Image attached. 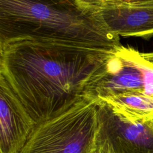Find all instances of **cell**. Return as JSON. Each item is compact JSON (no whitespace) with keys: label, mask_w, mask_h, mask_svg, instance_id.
<instances>
[{"label":"cell","mask_w":153,"mask_h":153,"mask_svg":"<svg viewBox=\"0 0 153 153\" xmlns=\"http://www.w3.org/2000/svg\"><path fill=\"white\" fill-rule=\"evenodd\" d=\"M117 48L13 41L0 45V77L40 123L90 97Z\"/></svg>","instance_id":"obj_1"},{"label":"cell","mask_w":153,"mask_h":153,"mask_svg":"<svg viewBox=\"0 0 153 153\" xmlns=\"http://www.w3.org/2000/svg\"><path fill=\"white\" fill-rule=\"evenodd\" d=\"M120 39L76 0H0V45L34 40L116 48Z\"/></svg>","instance_id":"obj_2"},{"label":"cell","mask_w":153,"mask_h":153,"mask_svg":"<svg viewBox=\"0 0 153 153\" xmlns=\"http://www.w3.org/2000/svg\"><path fill=\"white\" fill-rule=\"evenodd\" d=\"M98 99L85 97L53 118L38 123L19 153H94Z\"/></svg>","instance_id":"obj_3"},{"label":"cell","mask_w":153,"mask_h":153,"mask_svg":"<svg viewBox=\"0 0 153 153\" xmlns=\"http://www.w3.org/2000/svg\"><path fill=\"white\" fill-rule=\"evenodd\" d=\"M131 93L153 97V63L137 50L121 45L109 59L90 97L106 99Z\"/></svg>","instance_id":"obj_4"},{"label":"cell","mask_w":153,"mask_h":153,"mask_svg":"<svg viewBox=\"0 0 153 153\" xmlns=\"http://www.w3.org/2000/svg\"><path fill=\"white\" fill-rule=\"evenodd\" d=\"M97 99L96 144L106 145L112 153H153V120L129 119L105 100Z\"/></svg>","instance_id":"obj_5"},{"label":"cell","mask_w":153,"mask_h":153,"mask_svg":"<svg viewBox=\"0 0 153 153\" xmlns=\"http://www.w3.org/2000/svg\"><path fill=\"white\" fill-rule=\"evenodd\" d=\"M87 10L118 36L147 40L153 36V0H123L110 6Z\"/></svg>","instance_id":"obj_6"},{"label":"cell","mask_w":153,"mask_h":153,"mask_svg":"<svg viewBox=\"0 0 153 153\" xmlns=\"http://www.w3.org/2000/svg\"><path fill=\"white\" fill-rule=\"evenodd\" d=\"M37 124L0 77V153H19Z\"/></svg>","instance_id":"obj_7"},{"label":"cell","mask_w":153,"mask_h":153,"mask_svg":"<svg viewBox=\"0 0 153 153\" xmlns=\"http://www.w3.org/2000/svg\"><path fill=\"white\" fill-rule=\"evenodd\" d=\"M129 119L137 121L153 120V97L141 93H126L102 99Z\"/></svg>","instance_id":"obj_8"},{"label":"cell","mask_w":153,"mask_h":153,"mask_svg":"<svg viewBox=\"0 0 153 153\" xmlns=\"http://www.w3.org/2000/svg\"><path fill=\"white\" fill-rule=\"evenodd\" d=\"M82 7L87 9L101 8L112 5L123 0H76Z\"/></svg>","instance_id":"obj_9"},{"label":"cell","mask_w":153,"mask_h":153,"mask_svg":"<svg viewBox=\"0 0 153 153\" xmlns=\"http://www.w3.org/2000/svg\"><path fill=\"white\" fill-rule=\"evenodd\" d=\"M94 153H112L109 148L105 144H96V149Z\"/></svg>","instance_id":"obj_10"},{"label":"cell","mask_w":153,"mask_h":153,"mask_svg":"<svg viewBox=\"0 0 153 153\" xmlns=\"http://www.w3.org/2000/svg\"><path fill=\"white\" fill-rule=\"evenodd\" d=\"M142 56L153 63V51L149 53H142Z\"/></svg>","instance_id":"obj_11"}]
</instances>
